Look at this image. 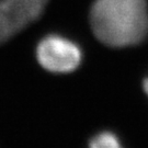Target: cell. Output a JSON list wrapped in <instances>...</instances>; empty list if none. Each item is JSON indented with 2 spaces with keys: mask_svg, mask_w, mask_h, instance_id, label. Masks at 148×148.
I'll use <instances>...</instances> for the list:
<instances>
[{
  "mask_svg": "<svg viewBox=\"0 0 148 148\" xmlns=\"http://www.w3.org/2000/svg\"><path fill=\"white\" fill-rule=\"evenodd\" d=\"M90 23L97 38L111 47L142 42L148 34L146 0H95Z\"/></svg>",
  "mask_w": 148,
  "mask_h": 148,
  "instance_id": "6da1fadb",
  "label": "cell"
},
{
  "mask_svg": "<svg viewBox=\"0 0 148 148\" xmlns=\"http://www.w3.org/2000/svg\"><path fill=\"white\" fill-rule=\"evenodd\" d=\"M36 58L40 65L48 71L66 74L78 68L82 53L73 41L52 34L42 38L37 44Z\"/></svg>",
  "mask_w": 148,
  "mask_h": 148,
  "instance_id": "7a4b0ae2",
  "label": "cell"
},
{
  "mask_svg": "<svg viewBox=\"0 0 148 148\" xmlns=\"http://www.w3.org/2000/svg\"><path fill=\"white\" fill-rule=\"evenodd\" d=\"M48 0H0V43L9 40L42 14Z\"/></svg>",
  "mask_w": 148,
  "mask_h": 148,
  "instance_id": "3957f363",
  "label": "cell"
},
{
  "mask_svg": "<svg viewBox=\"0 0 148 148\" xmlns=\"http://www.w3.org/2000/svg\"><path fill=\"white\" fill-rule=\"evenodd\" d=\"M89 148H123L119 138L111 132H102L90 140Z\"/></svg>",
  "mask_w": 148,
  "mask_h": 148,
  "instance_id": "277c9868",
  "label": "cell"
},
{
  "mask_svg": "<svg viewBox=\"0 0 148 148\" xmlns=\"http://www.w3.org/2000/svg\"><path fill=\"white\" fill-rule=\"evenodd\" d=\"M144 90H145V92H146L148 95V77L144 80Z\"/></svg>",
  "mask_w": 148,
  "mask_h": 148,
  "instance_id": "5b68a950",
  "label": "cell"
}]
</instances>
